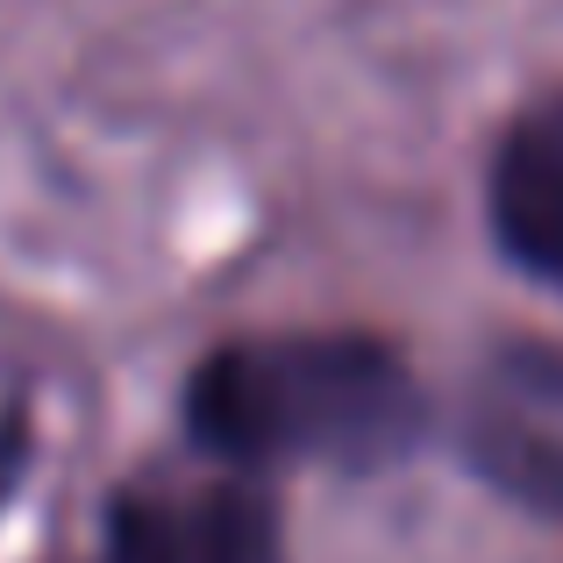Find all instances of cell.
Listing matches in <instances>:
<instances>
[{
	"instance_id": "obj_1",
	"label": "cell",
	"mask_w": 563,
	"mask_h": 563,
	"mask_svg": "<svg viewBox=\"0 0 563 563\" xmlns=\"http://www.w3.org/2000/svg\"><path fill=\"white\" fill-rule=\"evenodd\" d=\"M179 428L221 478H378L428 450L435 399L399 343L372 329H257L221 335L186 372Z\"/></svg>"
},
{
	"instance_id": "obj_2",
	"label": "cell",
	"mask_w": 563,
	"mask_h": 563,
	"mask_svg": "<svg viewBox=\"0 0 563 563\" xmlns=\"http://www.w3.org/2000/svg\"><path fill=\"white\" fill-rule=\"evenodd\" d=\"M450 435L485 493L563 528V343H493L456 393Z\"/></svg>"
},
{
	"instance_id": "obj_3",
	"label": "cell",
	"mask_w": 563,
	"mask_h": 563,
	"mask_svg": "<svg viewBox=\"0 0 563 563\" xmlns=\"http://www.w3.org/2000/svg\"><path fill=\"white\" fill-rule=\"evenodd\" d=\"M485 229L521 278L563 300V93H542L499 129L485 165Z\"/></svg>"
},
{
	"instance_id": "obj_4",
	"label": "cell",
	"mask_w": 563,
	"mask_h": 563,
	"mask_svg": "<svg viewBox=\"0 0 563 563\" xmlns=\"http://www.w3.org/2000/svg\"><path fill=\"white\" fill-rule=\"evenodd\" d=\"M179 563H286L272 485L214 478L200 493H179Z\"/></svg>"
},
{
	"instance_id": "obj_5",
	"label": "cell",
	"mask_w": 563,
	"mask_h": 563,
	"mask_svg": "<svg viewBox=\"0 0 563 563\" xmlns=\"http://www.w3.org/2000/svg\"><path fill=\"white\" fill-rule=\"evenodd\" d=\"M79 563H179V493L114 485L108 521H100V550Z\"/></svg>"
},
{
	"instance_id": "obj_6",
	"label": "cell",
	"mask_w": 563,
	"mask_h": 563,
	"mask_svg": "<svg viewBox=\"0 0 563 563\" xmlns=\"http://www.w3.org/2000/svg\"><path fill=\"white\" fill-rule=\"evenodd\" d=\"M29 456H36V413H29V399H8V407H0V514L22 493Z\"/></svg>"
}]
</instances>
